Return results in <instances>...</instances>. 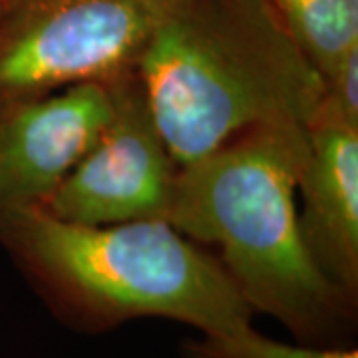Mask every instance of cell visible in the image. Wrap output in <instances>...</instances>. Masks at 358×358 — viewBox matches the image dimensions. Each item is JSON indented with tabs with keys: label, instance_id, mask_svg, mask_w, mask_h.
Returning a JSON list of instances; mask_svg holds the SVG:
<instances>
[{
	"label": "cell",
	"instance_id": "30bf717a",
	"mask_svg": "<svg viewBox=\"0 0 358 358\" xmlns=\"http://www.w3.org/2000/svg\"><path fill=\"white\" fill-rule=\"evenodd\" d=\"M322 84L320 108L310 126L333 124L358 129V48L346 52L322 78Z\"/></svg>",
	"mask_w": 358,
	"mask_h": 358
},
{
	"label": "cell",
	"instance_id": "277c9868",
	"mask_svg": "<svg viewBox=\"0 0 358 358\" xmlns=\"http://www.w3.org/2000/svg\"><path fill=\"white\" fill-rule=\"evenodd\" d=\"M181 0H14L0 18V108L138 70Z\"/></svg>",
	"mask_w": 358,
	"mask_h": 358
},
{
	"label": "cell",
	"instance_id": "6da1fadb",
	"mask_svg": "<svg viewBox=\"0 0 358 358\" xmlns=\"http://www.w3.org/2000/svg\"><path fill=\"white\" fill-rule=\"evenodd\" d=\"M307 157L301 124L245 129L179 167L167 221L189 239L219 245L221 265L253 310L305 345L333 346L357 301L322 275L303 243L294 193Z\"/></svg>",
	"mask_w": 358,
	"mask_h": 358
},
{
	"label": "cell",
	"instance_id": "5b68a950",
	"mask_svg": "<svg viewBox=\"0 0 358 358\" xmlns=\"http://www.w3.org/2000/svg\"><path fill=\"white\" fill-rule=\"evenodd\" d=\"M112 115L96 143L44 205L76 225L167 219L179 166L157 128L140 70L103 82Z\"/></svg>",
	"mask_w": 358,
	"mask_h": 358
},
{
	"label": "cell",
	"instance_id": "7a4b0ae2",
	"mask_svg": "<svg viewBox=\"0 0 358 358\" xmlns=\"http://www.w3.org/2000/svg\"><path fill=\"white\" fill-rule=\"evenodd\" d=\"M138 70L179 167L249 128H308L324 90L267 0H181L155 28Z\"/></svg>",
	"mask_w": 358,
	"mask_h": 358
},
{
	"label": "cell",
	"instance_id": "8992f818",
	"mask_svg": "<svg viewBox=\"0 0 358 358\" xmlns=\"http://www.w3.org/2000/svg\"><path fill=\"white\" fill-rule=\"evenodd\" d=\"M112 115L103 82L0 108V217L44 207Z\"/></svg>",
	"mask_w": 358,
	"mask_h": 358
},
{
	"label": "cell",
	"instance_id": "8fae6325",
	"mask_svg": "<svg viewBox=\"0 0 358 358\" xmlns=\"http://www.w3.org/2000/svg\"><path fill=\"white\" fill-rule=\"evenodd\" d=\"M14 0H0V18L6 14V10L10 8V4H13Z\"/></svg>",
	"mask_w": 358,
	"mask_h": 358
},
{
	"label": "cell",
	"instance_id": "3957f363",
	"mask_svg": "<svg viewBox=\"0 0 358 358\" xmlns=\"http://www.w3.org/2000/svg\"><path fill=\"white\" fill-rule=\"evenodd\" d=\"M0 243L52 310L80 331L140 317L179 320L201 334L251 329L253 308L221 261L167 219L90 227L32 207L0 217Z\"/></svg>",
	"mask_w": 358,
	"mask_h": 358
},
{
	"label": "cell",
	"instance_id": "52a82bcc",
	"mask_svg": "<svg viewBox=\"0 0 358 358\" xmlns=\"http://www.w3.org/2000/svg\"><path fill=\"white\" fill-rule=\"evenodd\" d=\"M296 209L308 255L329 281L357 301L358 293V129L308 128V157L296 183Z\"/></svg>",
	"mask_w": 358,
	"mask_h": 358
},
{
	"label": "cell",
	"instance_id": "9c48e42d",
	"mask_svg": "<svg viewBox=\"0 0 358 358\" xmlns=\"http://www.w3.org/2000/svg\"><path fill=\"white\" fill-rule=\"evenodd\" d=\"M185 358H358V352L343 346L285 345L247 329L235 334H203L183 348Z\"/></svg>",
	"mask_w": 358,
	"mask_h": 358
},
{
	"label": "cell",
	"instance_id": "ba28073f",
	"mask_svg": "<svg viewBox=\"0 0 358 358\" xmlns=\"http://www.w3.org/2000/svg\"><path fill=\"white\" fill-rule=\"evenodd\" d=\"M299 48L324 78L358 48V0H267Z\"/></svg>",
	"mask_w": 358,
	"mask_h": 358
}]
</instances>
